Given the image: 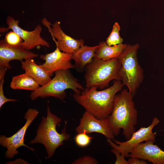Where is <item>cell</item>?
<instances>
[{
    "instance_id": "cell-15",
    "label": "cell",
    "mask_w": 164,
    "mask_h": 164,
    "mask_svg": "<svg viewBox=\"0 0 164 164\" xmlns=\"http://www.w3.org/2000/svg\"><path fill=\"white\" fill-rule=\"evenodd\" d=\"M21 63L25 73L32 77L41 86L45 85L51 80L48 72L40 65L36 64L33 59L25 60L21 61Z\"/></svg>"
},
{
    "instance_id": "cell-26",
    "label": "cell",
    "mask_w": 164,
    "mask_h": 164,
    "mask_svg": "<svg viewBox=\"0 0 164 164\" xmlns=\"http://www.w3.org/2000/svg\"><path fill=\"white\" fill-rule=\"evenodd\" d=\"M5 164H29L28 162L27 161L22 159H21L19 158L18 159H17L13 161H10L6 162Z\"/></svg>"
},
{
    "instance_id": "cell-8",
    "label": "cell",
    "mask_w": 164,
    "mask_h": 164,
    "mask_svg": "<svg viewBox=\"0 0 164 164\" xmlns=\"http://www.w3.org/2000/svg\"><path fill=\"white\" fill-rule=\"evenodd\" d=\"M39 113L36 109L29 108L25 114L24 118L26 122L24 126L17 132L10 137H7L4 135L0 136V144L6 147L7 151L5 153L6 158L11 159L19 153L17 149L23 146L27 147L32 151L34 149L24 144V137L26 130L31 124L35 119Z\"/></svg>"
},
{
    "instance_id": "cell-19",
    "label": "cell",
    "mask_w": 164,
    "mask_h": 164,
    "mask_svg": "<svg viewBox=\"0 0 164 164\" xmlns=\"http://www.w3.org/2000/svg\"><path fill=\"white\" fill-rule=\"evenodd\" d=\"M120 26L118 23H114L112 31L106 40V43L109 46L115 45L122 43L123 39L120 35Z\"/></svg>"
},
{
    "instance_id": "cell-14",
    "label": "cell",
    "mask_w": 164,
    "mask_h": 164,
    "mask_svg": "<svg viewBox=\"0 0 164 164\" xmlns=\"http://www.w3.org/2000/svg\"><path fill=\"white\" fill-rule=\"evenodd\" d=\"M155 142L150 140L140 143L132 150L129 157L148 160L153 164H164V151L154 145Z\"/></svg>"
},
{
    "instance_id": "cell-22",
    "label": "cell",
    "mask_w": 164,
    "mask_h": 164,
    "mask_svg": "<svg viewBox=\"0 0 164 164\" xmlns=\"http://www.w3.org/2000/svg\"><path fill=\"white\" fill-rule=\"evenodd\" d=\"M4 40L8 44L12 45H19L23 42L20 36L13 31L6 35Z\"/></svg>"
},
{
    "instance_id": "cell-23",
    "label": "cell",
    "mask_w": 164,
    "mask_h": 164,
    "mask_svg": "<svg viewBox=\"0 0 164 164\" xmlns=\"http://www.w3.org/2000/svg\"><path fill=\"white\" fill-rule=\"evenodd\" d=\"M98 162L94 158L88 155H84L74 160L72 164H97Z\"/></svg>"
},
{
    "instance_id": "cell-21",
    "label": "cell",
    "mask_w": 164,
    "mask_h": 164,
    "mask_svg": "<svg viewBox=\"0 0 164 164\" xmlns=\"http://www.w3.org/2000/svg\"><path fill=\"white\" fill-rule=\"evenodd\" d=\"M92 139L93 138L84 132L78 133L74 138L77 145L81 147H85L88 145Z\"/></svg>"
},
{
    "instance_id": "cell-24",
    "label": "cell",
    "mask_w": 164,
    "mask_h": 164,
    "mask_svg": "<svg viewBox=\"0 0 164 164\" xmlns=\"http://www.w3.org/2000/svg\"><path fill=\"white\" fill-rule=\"evenodd\" d=\"M111 152L114 153L116 158L115 164H128L127 161L125 159V157L121 154L116 149L112 148Z\"/></svg>"
},
{
    "instance_id": "cell-10",
    "label": "cell",
    "mask_w": 164,
    "mask_h": 164,
    "mask_svg": "<svg viewBox=\"0 0 164 164\" xmlns=\"http://www.w3.org/2000/svg\"><path fill=\"white\" fill-rule=\"evenodd\" d=\"M76 131L78 133L87 134L97 132L103 135L107 139H113L115 135L108 119H99L86 111L80 119L79 125Z\"/></svg>"
},
{
    "instance_id": "cell-6",
    "label": "cell",
    "mask_w": 164,
    "mask_h": 164,
    "mask_svg": "<svg viewBox=\"0 0 164 164\" xmlns=\"http://www.w3.org/2000/svg\"><path fill=\"white\" fill-rule=\"evenodd\" d=\"M138 43L128 44L118 58L121 64V81L134 96L144 79V71L137 56Z\"/></svg>"
},
{
    "instance_id": "cell-1",
    "label": "cell",
    "mask_w": 164,
    "mask_h": 164,
    "mask_svg": "<svg viewBox=\"0 0 164 164\" xmlns=\"http://www.w3.org/2000/svg\"><path fill=\"white\" fill-rule=\"evenodd\" d=\"M124 86L115 80L111 86L98 91L96 87H86L80 94L74 93V100L87 111L99 119H107L113 110L116 94Z\"/></svg>"
},
{
    "instance_id": "cell-20",
    "label": "cell",
    "mask_w": 164,
    "mask_h": 164,
    "mask_svg": "<svg viewBox=\"0 0 164 164\" xmlns=\"http://www.w3.org/2000/svg\"><path fill=\"white\" fill-rule=\"evenodd\" d=\"M7 69H0V108L6 102L11 101L15 102L17 101L15 99H8L4 95L3 90V85L4 82V77Z\"/></svg>"
},
{
    "instance_id": "cell-25",
    "label": "cell",
    "mask_w": 164,
    "mask_h": 164,
    "mask_svg": "<svg viewBox=\"0 0 164 164\" xmlns=\"http://www.w3.org/2000/svg\"><path fill=\"white\" fill-rule=\"evenodd\" d=\"M127 160L128 164H147L146 160L135 157H130Z\"/></svg>"
},
{
    "instance_id": "cell-18",
    "label": "cell",
    "mask_w": 164,
    "mask_h": 164,
    "mask_svg": "<svg viewBox=\"0 0 164 164\" xmlns=\"http://www.w3.org/2000/svg\"><path fill=\"white\" fill-rule=\"evenodd\" d=\"M10 87L14 89L35 91L39 87V84L32 77L25 73L13 77Z\"/></svg>"
},
{
    "instance_id": "cell-12",
    "label": "cell",
    "mask_w": 164,
    "mask_h": 164,
    "mask_svg": "<svg viewBox=\"0 0 164 164\" xmlns=\"http://www.w3.org/2000/svg\"><path fill=\"white\" fill-rule=\"evenodd\" d=\"M38 54L24 49L21 44L16 45L7 43L4 39L0 41V69H11L9 62L18 60L21 61L23 59H33Z\"/></svg>"
},
{
    "instance_id": "cell-4",
    "label": "cell",
    "mask_w": 164,
    "mask_h": 164,
    "mask_svg": "<svg viewBox=\"0 0 164 164\" xmlns=\"http://www.w3.org/2000/svg\"><path fill=\"white\" fill-rule=\"evenodd\" d=\"M121 64L118 58L108 60H94L86 66V87H96L103 90L111 80H121Z\"/></svg>"
},
{
    "instance_id": "cell-11",
    "label": "cell",
    "mask_w": 164,
    "mask_h": 164,
    "mask_svg": "<svg viewBox=\"0 0 164 164\" xmlns=\"http://www.w3.org/2000/svg\"><path fill=\"white\" fill-rule=\"evenodd\" d=\"M42 23L48 28L53 39H56L54 41L57 46L63 52L73 54L81 46L84 45V40L76 39L66 34L61 29L60 22L56 21L50 26L51 23L46 18L42 21Z\"/></svg>"
},
{
    "instance_id": "cell-2",
    "label": "cell",
    "mask_w": 164,
    "mask_h": 164,
    "mask_svg": "<svg viewBox=\"0 0 164 164\" xmlns=\"http://www.w3.org/2000/svg\"><path fill=\"white\" fill-rule=\"evenodd\" d=\"M133 96L125 89L115 96L112 111L108 118L115 136L119 134L120 129L126 140L135 131L138 112L133 101Z\"/></svg>"
},
{
    "instance_id": "cell-3",
    "label": "cell",
    "mask_w": 164,
    "mask_h": 164,
    "mask_svg": "<svg viewBox=\"0 0 164 164\" xmlns=\"http://www.w3.org/2000/svg\"><path fill=\"white\" fill-rule=\"evenodd\" d=\"M61 121L60 118L51 112L48 105L46 116L42 117L35 138L29 142L30 144H43L46 149L48 159L53 157L56 149L62 145L64 141L70 138V135L66 132L67 121L61 133L56 130L57 125Z\"/></svg>"
},
{
    "instance_id": "cell-13",
    "label": "cell",
    "mask_w": 164,
    "mask_h": 164,
    "mask_svg": "<svg viewBox=\"0 0 164 164\" xmlns=\"http://www.w3.org/2000/svg\"><path fill=\"white\" fill-rule=\"evenodd\" d=\"M72 56V54L62 52L56 46L53 52L40 55V58L45 62L40 65L51 77L57 70L74 68V65L71 63Z\"/></svg>"
},
{
    "instance_id": "cell-5",
    "label": "cell",
    "mask_w": 164,
    "mask_h": 164,
    "mask_svg": "<svg viewBox=\"0 0 164 164\" xmlns=\"http://www.w3.org/2000/svg\"><path fill=\"white\" fill-rule=\"evenodd\" d=\"M55 73L54 77L48 83L31 92L29 97L32 100L39 97H53L63 101L66 95V90L70 89L75 94H80L81 91L84 89L69 69L58 70Z\"/></svg>"
},
{
    "instance_id": "cell-9",
    "label": "cell",
    "mask_w": 164,
    "mask_h": 164,
    "mask_svg": "<svg viewBox=\"0 0 164 164\" xmlns=\"http://www.w3.org/2000/svg\"><path fill=\"white\" fill-rule=\"evenodd\" d=\"M6 22L8 27L6 28H1L0 32H4L9 29H12L23 40L21 44L25 49L29 50L40 45L47 47L50 46L49 43L40 36L42 28L40 25H38L33 31H29L20 28L19 25V21L15 20L11 16H8Z\"/></svg>"
},
{
    "instance_id": "cell-7",
    "label": "cell",
    "mask_w": 164,
    "mask_h": 164,
    "mask_svg": "<svg viewBox=\"0 0 164 164\" xmlns=\"http://www.w3.org/2000/svg\"><path fill=\"white\" fill-rule=\"evenodd\" d=\"M159 122L158 118L155 117L150 125L147 127H141L133 133L131 138L126 141L121 142L113 139L114 143L111 139H107V142L112 148L117 149L121 154L128 158L132 150L140 143L150 140L155 141L156 132H153L152 130Z\"/></svg>"
},
{
    "instance_id": "cell-17",
    "label": "cell",
    "mask_w": 164,
    "mask_h": 164,
    "mask_svg": "<svg viewBox=\"0 0 164 164\" xmlns=\"http://www.w3.org/2000/svg\"><path fill=\"white\" fill-rule=\"evenodd\" d=\"M99 45L89 46L83 45L72 54V59L75 61L74 67L82 70L87 65L91 63Z\"/></svg>"
},
{
    "instance_id": "cell-16",
    "label": "cell",
    "mask_w": 164,
    "mask_h": 164,
    "mask_svg": "<svg viewBox=\"0 0 164 164\" xmlns=\"http://www.w3.org/2000/svg\"><path fill=\"white\" fill-rule=\"evenodd\" d=\"M127 44L123 43L110 46L106 42L102 41L99 43L93 59L108 60L118 58L126 48Z\"/></svg>"
}]
</instances>
